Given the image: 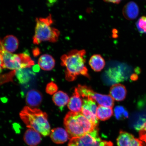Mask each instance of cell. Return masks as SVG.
Segmentation results:
<instances>
[{
  "instance_id": "cell-1",
  "label": "cell",
  "mask_w": 146,
  "mask_h": 146,
  "mask_svg": "<svg viewBox=\"0 0 146 146\" xmlns=\"http://www.w3.org/2000/svg\"><path fill=\"white\" fill-rule=\"evenodd\" d=\"M86 54L84 50H74L61 56V65L66 68L65 78L67 81H74L79 75L90 78L85 65Z\"/></svg>"
},
{
  "instance_id": "cell-2",
  "label": "cell",
  "mask_w": 146,
  "mask_h": 146,
  "mask_svg": "<svg viewBox=\"0 0 146 146\" xmlns=\"http://www.w3.org/2000/svg\"><path fill=\"white\" fill-rule=\"evenodd\" d=\"M19 116L29 129H34L44 136L50 135V126L46 113L39 109L25 106L20 112Z\"/></svg>"
},
{
  "instance_id": "cell-3",
  "label": "cell",
  "mask_w": 146,
  "mask_h": 146,
  "mask_svg": "<svg viewBox=\"0 0 146 146\" xmlns=\"http://www.w3.org/2000/svg\"><path fill=\"white\" fill-rule=\"evenodd\" d=\"M64 123L70 139L83 136L97 127L81 112H69L65 116Z\"/></svg>"
},
{
  "instance_id": "cell-4",
  "label": "cell",
  "mask_w": 146,
  "mask_h": 146,
  "mask_svg": "<svg viewBox=\"0 0 146 146\" xmlns=\"http://www.w3.org/2000/svg\"><path fill=\"white\" fill-rule=\"evenodd\" d=\"M33 42L38 45L42 42L48 41L54 43L57 42L60 35L59 31L52 27L53 23L50 14L45 18H36Z\"/></svg>"
},
{
  "instance_id": "cell-5",
  "label": "cell",
  "mask_w": 146,
  "mask_h": 146,
  "mask_svg": "<svg viewBox=\"0 0 146 146\" xmlns=\"http://www.w3.org/2000/svg\"><path fill=\"white\" fill-rule=\"evenodd\" d=\"M0 55L3 60V69L17 70L30 68L35 62L29 54L25 53L14 54L5 50L0 39Z\"/></svg>"
},
{
  "instance_id": "cell-6",
  "label": "cell",
  "mask_w": 146,
  "mask_h": 146,
  "mask_svg": "<svg viewBox=\"0 0 146 146\" xmlns=\"http://www.w3.org/2000/svg\"><path fill=\"white\" fill-rule=\"evenodd\" d=\"M68 145L72 146H113L110 141L101 139L97 127L91 132L80 137L70 139Z\"/></svg>"
},
{
  "instance_id": "cell-7",
  "label": "cell",
  "mask_w": 146,
  "mask_h": 146,
  "mask_svg": "<svg viewBox=\"0 0 146 146\" xmlns=\"http://www.w3.org/2000/svg\"><path fill=\"white\" fill-rule=\"evenodd\" d=\"M78 94L82 98H90L97 102L100 106L113 108L114 100L110 95H103L94 92L90 87L86 86L78 85L76 88Z\"/></svg>"
},
{
  "instance_id": "cell-8",
  "label": "cell",
  "mask_w": 146,
  "mask_h": 146,
  "mask_svg": "<svg viewBox=\"0 0 146 146\" xmlns=\"http://www.w3.org/2000/svg\"><path fill=\"white\" fill-rule=\"evenodd\" d=\"M97 108L96 102L92 99L85 98L83 100L81 113L97 127L98 124V119L96 114Z\"/></svg>"
},
{
  "instance_id": "cell-9",
  "label": "cell",
  "mask_w": 146,
  "mask_h": 146,
  "mask_svg": "<svg viewBox=\"0 0 146 146\" xmlns=\"http://www.w3.org/2000/svg\"><path fill=\"white\" fill-rule=\"evenodd\" d=\"M42 100L41 93L39 91L32 89L27 92L25 101L29 107L34 108L39 106Z\"/></svg>"
},
{
  "instance_id": "cell-10",
  "label": "cell",
  "mask_w": 146,
  "mask_h": 146,
  "mask_svg": "<svg viewBox=\"0 0 146 146\" xmlns=\"http://www.w3.org/2000/svg\"><path fill=\"white\" fill-rule=\"evenodd\" d=\"M25 143L29 146H36L40 143L41 135L34 129H29L25 131L23 136Z\"/></svg>"
},
{
  "instance_id": "cell-11",
  "label": "cell",
  "mask_w": 146,
  "mask_h": 146,
  "mask_svg": "<svg viewBox=\"0 0 146 146\" xmlns=\"http://www.w3.org/2000/svg\"><path fill=\"white\" fill-rule=\"evenodd\" d=\"M50 136L52 141L57 144L64 143L69 138L66 131L61 127L55 128L52 129Z\"/></svg>"
},
{
  "instance_id": "cell-12",
  "label": "cell",
  "mask_w": 146,
  "mask_h": 146,
  "mask_svg": "<svg viewBox=\"0 0 146 146\" xmlns=\"http://www.w3.org/2000/svg\"><path fill=\"white\" fill-rule=\"evenodd\" d=\"M123 15L126 19L132 20L136 19L139 14V8L137 5L133 1L129 2L124 6Z\"/></svg>"
},
{
  "instance_id": "cell-13",
  "label": "cell",
  "mask_w": 146,
  "mask_h": 146,
  "mask_svg": "<svg viewBox=\"0 0 146 146\" xmlns=\"http://www.w3.org/2000/svg\"><path fill=\"white\" fill-rule=\"evenodd\" d=\"M110 94L114 100L121 101L125 98L127 91L123 85L120 84H115L111 87Z\"/></svg>"
},
{
  "instance_id": "cell-14",
  "label": "cell",
  "mask_w": 146,
  "mask_h": 146,
  "mask_svg": "<svg viewBox=\"0 0 146 146\" xmlns=\"http://www.w3.org/2000/svg\"><path fill=\"white\" fill-rule=\"evenodd\" d=\"M1 42L5 50L12 53L15 52L19 46V41L17 38L12 35L5 36L1 40Z\"/></svg>"
},
{
  "instance_id": "cell-15",
  "label": "cell",
  "mask_w": 146,
  "mask_h": 146,
  "mask_svg": "<svg viewBox=\"0 0 146 146\" xmlns=\"http://www.w3.org/2000/svg\"><path fill=\"white\" fill-rule=\"evenodd\" d=\"M82 105L83 100L76 88L74 94L69 100L68 104V108L72 112H81Z\"/></svg>"
},
{
  "instance_id": "cell-16",
  "label": "cell",
  "mask_w": 146,
  "mask_h": 146,
  "mask_svg": "<svg viewBox=\"0 0 146 146\" xmlns=\"http://www.w3.org/2000/svg\"><path fill=\"white\" fill-rule=\"evenodd\" d=\"M38 64L42 70L50 71L54 68L55 65V61L50 55L43 54L38 60Z\"/></svg>"
},
{
  "instance_id": "cell-17",
  "label": "cell",
  "mask_w": 146,
  "mask_h": 146,
  "mask_svg": "<svg viewBox=\"0 0 146 146\" xmlns=\"http://www.w3.org/2000/svg\"><path fill=\"white\" fill-rule=\"evenodd\" d=\"M89 63L91 68L96 72L103 70L105 65L104 59L99 54H94L91 56Z\"/></svg>"
},
{
  "instance_id": "cell-18",
  "label": "cell",
  "mask_w": 146,
  "mask_h": 146,
  "mask_svg": "<svg viewBox=\"0 0 146 146\" xmlns=\"http://www.w3.org/2000/svg\"><path fill=\"white\" fill-rule=\"evenodd\" d=\"M134 137L133 135L125 131H120L117 139L118 146H131Z\"/></svg>"
},
{
  "instance_id": "cell-19",
  "label": "cell",
  "mask_w": 146,
  "mask_h": 146,
  "mask_svg": "<svg viewBox=\"0 0 146 146\" xmlns=\"http://www.w3.org/2000/svg\"><path fill=\"white\" fill-rule=\"evenodd\" d=\"M69 96L66 93L62 91H59L54 94L52 100L56 106L60 108H63L68 103Z\"/></svg>"
},
{
  "instance_id": "cell-20",
  "label": "cell",
  "mask_w": 146,
  "mask_h": 146,
  "mask_svg": "<svg viewBox=\"0 0 146 146\" xmlns=\"http://www.w3.org/2000/svg\"><path fill=\"white\" fill-rule=\"evenodd\" d=\"M113 114L112 108L99 106L96 110V116L98 119L102 121L108 119Z\"/></svg>"
},
{
  "instance_id": "cell-21",
  "label": "cell",
  "mask_w": 146,
  "mask_h": 146,
  "mask_svg": "<svg viewBox=\"0 0 146 146\" xmlns=\"http://www.w3.org/2000/svg\"><path fill=\"white\" fill-rule=\"evenodd\" d=\"M122 71L120 68H112L108 70L107 74L110 79L113 82L118 83L123 81L125 79Z\"/></svg>"
},
{
  "instance_id": "cell-22",
  "label": "cell",
  "mask_w": 146,
  "mask_h": 146,
  "mask_svg": "<svg viewBox=\"0 0 146 146\" xmlns=\"http://www.w3.org/2000/svg\"><path fill=\"white\" fill-rule=\"evenodd\" d=\"M16 73L18 79L21 83H25L28 81L33 74L32 72L26 68L16 70Z\"/></svg>"
},
{
  "instance_id": "cell-23",
  "label": "cell",
  "mask_w": 146,
  "mask_h": 146,
  "mask_svg": "<svg viewBox=\"0 0 146 146\" xmlns=\"http://www.w3.org/2000/svg\"><path fill=\"white\" fill-rule=\"evenodd\" d=\"M114 114L117 119H125L129 116L128 113L123 107L118 106L115 108Z\"/></svg>"
},
{
  "instance_id": "cell-24",
  "label": "cell",
  "mask_w": 146,
  "mask_h": 146,
  "mask_svg": "<svg viewBox=\"0 0 146 146\" xmlns=\"http://www.w3.org/2000/svg\"><path fill=\"white\" fill-rule=\"evenodd\" d=\"M136 25L139 32L141 34H146V16H142L139 18Z\"/></svg>"
},
{
  "instance_id": "cell-25",
  "label": "cell",
  "mask_w": 146,
  "mask_h": 146,
  "mask_svg": "<svg viewBox=\"0 0 146 146\" xmlns=\"http://www.w3.org/2000/svg\"><path fill=\"white\" fill-rule=\"evenodd\" d=\"M58 87L53 82H51L47 84L46 88V92L49 94H54L57 92Z\"/></svg>"
},
{
  "instance_id": "cell-26",
  "label": "cell",
  "mask_w": 146,
  "mask_h": 146,
  "mask_svg": "<svg viewBox=\"0 0 146 146\" xmlns=\"http://www.w3.org/2000/svg\"><path fill=\"white\" fill-rule=\"evenodd\" d=\"M139 139L146 146V121L141 127L139 131Z\"/></svg>"
},
{
  "instance_id": "cell-27",
  "label": "cell",
  "mask_w": 146,
  "mask_h": 146,
  "mask_svg": "<svg viewBox=\"0 0 146 146\" xmlns=\"http://www.w3.org/2000/svg\"><path fill=\"white\" fill-rule=\"evenodd\" d=\"M143 142L139 139L134 138L131 146H143Z\"/></svg>"
},
{
  "instance_id": "cell-28",
  "label": "cell",
  "mask_w": 146,
  "mask_h": 146,
  "mask_svg": "<svg viewBox=\"0 0 146 146\" xmlns=\"http://www.w3.org/2000/svg\"><path fill=\"white\" fill-rule=\"evenodd\" d=\"M106 3H112L114 4H119L121 1H104Z\"/></svg>"
},
{
  "instance_id": "cell-29",
  "label": "cell",
  "mask_w": 146,
  "mask_h": 146,
  "mask_svg": "<svg viewBox=\"0 0 146 146\" xmlns=\"http://www.w3.org/2000/svg\"><path fill=\"white\" fill-rule=\"evenodd\" d=\"M3 69L2 59L0 55V73L1 72Z\"/></svg>"
},
{
  "instance_id": "cell-30",
  "label": "cell",
  "mask_w": 146,
  "mask_h": 146,
  "mask_svg": "<svg viewBox=\"0 0 146 146\" xmlns=\"http://www.w3.org/2000/svg\"><path fill=\"white\" fill-rule=\"evenodd\" d=\"M131 79L132 80H136L137 79L138 76L135 74H133L131 76Z\"/></svg>"
},
{
  "instance_id": "cell-31",
  "label": "cell",
  "mask_w": 146,
  "mask_h": 146,
  "mask_svg": "<svg viewBox=\"0 0 146 146\" xmlns=\"http://www.w3.org/2000/svg\"><path fill=\"white\" fill-rule=\"evenodd\" d=\"M34 54L35 56H36L39 54L40 53V51L39 50V49L38 48H36L35 50H34L33 51Z\"/></svg>"
},
{
  "instance_id": "cell-32",
  "label": "cell",
  "mask_w": 146,
  "mask_h": 146,
  "mask_svg": "<svg viewBox=\"0 0 146 146\" xmlns=\"http://www.w3.org/2000/svg\"><path fill=\"white\" fill-rule=\"evenodd\" d=\"M135 72L137 74H138V73H140V72H141V69L139 68H138V67H137L135 69Z\"/></svg>"
},
{
  "instance_id": "cell-33",
  "label": "cell",
  "mask_w": 146,
  "mask_h": 146,
  "mask_svg": "<svg viewBox=\"0 0 146 146\" xmlns=\"http://www.w3.org/2000/svg\"><path fill=\"white\" fill-rule=\"evenodd\" d=\"M68 146H72L68 145Z\"/></svg>"
}]
</instances>
